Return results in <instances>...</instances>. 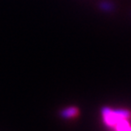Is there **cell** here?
<instances>
[{
  "label": "cell",
  "mask_w": 131,
  "mask_h": 131,
  "mask_svg": "<svg viewBox=\"0 0 131 131\" xmlns=\"http://www.w3.org/2000/svg\"><path fill=\"white\" fill-rule=\"evenodd\" d=\"M78 115H79V109L76 106H68L60 112V116L66 119H72L78 117Z\"/></svg>",
  "instance_id": "6da1fadb"
},
{
  "label": "cell",
  "mask_w": 131,
  "mask_h": 131,
  "mask_svg": "<svg viewBox=\"0 0 131 131\" xmlns=\"http://www.w3.org/2000/svg\"><path fill=\"white\" fill-rule=\"evenodd\" d=\"M98 7L102 11L106 13H110L115 10V5L110 1H101L98 4Z\"/></svg>",
  "instance_id": "7a4b0ae2"
}]
</instances>
